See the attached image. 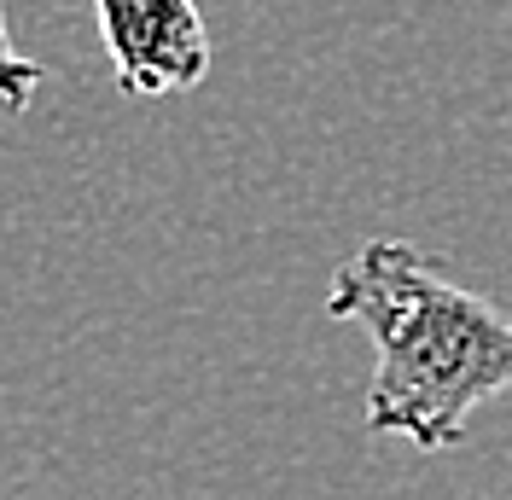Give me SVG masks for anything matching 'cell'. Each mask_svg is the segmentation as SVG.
I'll use <instances>...</instances> for the list:
<instances>
[{
    "mask_svg": "<svg viewBox=\"0 0 512 500\" xmlns=\"http://www.w3.org/2000/svg\"><path fill=\"white\" fill-rule=\"evenodd\" d=\"M326 314L361 326L379 355L367 384L373 437L443 454L489 396L512 390V320L402 239L355 250L326 291Z\"/></svg>",
    "mask_w": 512,
    "mask_h": 500,
    "instance_id": "obj_1",
    "label": "cell"
},
{
    "mask_svg": "<svg viewBox=\"0 0 512 500\" xmlns=\"http://www.w3.org/2000/svg\"><path fill=\"white\" fill-rule=\"evenodd\" d=\"M111 76L128 99L198 88L210 76V30L198 0H94Z\"/></svg>",
    "mask_w": 512,
    "mask_h": 500,
    "instance_id": "obj_2",
    "label": "cell"
},
{
    "mask_svg": "<svg viewBox=\"0 0 512 500\" xmlns=\"http://www.w3.org/2000/svg\"><path fill=\"white\" fill-rule=\"evenodd\" d=\"M41 76H47V70L12 47V30H6V0H0V105L24 117V111H30V99H35V88H41Z\"/></svg>",
    "mask_w": 512,
    "mask_h": 500,
    "instance_id": "obj_3",
    "label": "cell"
}]
</instances>
